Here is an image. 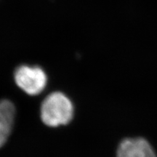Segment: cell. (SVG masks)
<instances>
[{"mask_svg": "<svg viewBox=\"0 0 157 157\" xmlns=\"http://www.w3.org/2000/svg\"><path fill=\"white\" fill-rule=\"evenodd\" d=\"M74 115L73 103L69 98L60 92L50 93L41 105V119L48 127H57L68 124L71 121Z\"/></svg>", "mask_w": 157, "mask_h": 157, "instance_id": "1", "label": "cell"}, {"mask_svg": "<svg viewBox=\"0 0 157 157\" xmlns=\"http://www.w3.org/2000/svg\"><path fill=\"white\" fill-rule=\"evenodd\" d=\"M15 82L20 89L29 95H37L45 89L48 76L38 66H19L14 74Z\"/></svg>", "mask_w": 157, "mask_h": 157, "instance_id": "2", "label": "cell"}, {"mask_svg": "<svg viewBox=\"0 0 157 157\" xmlns=\"http://www.w3.org/2000/svg\"><path fill=\"white\" fill-rule=\"evenodd\" d=\"M117 157H156L151 145L143 138H127L121 142Z\"/></svg>", "mask_w": 157, "mask_h": 157, "instance_id": "3", "label": "cell"}, {"mask_svg": "<svg viewBox=\"0 0 157 157\" xmlns=\"http://www.w3.org/2000/svg\"><path fill=\"white\" fill-rule=\"evenodd\" d=\"M14 123L15 121L13 119L0 116V148L8 140Z\"/></svg>", "mask_w": 157, "mask_h": 157, "instance_id": "4", "label": "cell"}]
</instances>
